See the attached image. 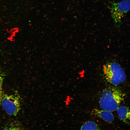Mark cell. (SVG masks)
Wrapping results in <instances>:
<instances>
[{"instance_id": "1", "label": "cell", "mask_w": 130, "mask_h": 130, "mask_svg": "<svg viewBox=\"0 0 130 130\" xmlns=\"http://www.w3.org/2000/svg\"><path fill=\"white\" fill-rule=\"evenodd\" d=\"M124 95L119 89L110 88L105 90L99 101L101 108L103 110L112 111L117 110L124 99Z\"/></svg>"}, {"instance_id": "2", "label": "cell", "mask_w": 130, "mask_h": 130, "mask_svg": "<svg viewBox=\"0 0 130 130\" xmlns=\"http://www.w3.org/2000/svg\"><path fill=\"white\" fill-rule=\"evenodd\" d=\"M103 71L106 79L115 86L119 85L126 79L124 70L117 63L112 62L106 64L103 66Z\"/></svg>"}, {"instance_id": "3", "label": "cell", "mask_w": 130, "mask_h": 130, "mask_svg": "<svg viewBox=\"0 0 130 130\" xmlns=\"http://www.w3.org/2000/svg\"><path fill=\"white\" fill-rule=\"evenodd\" d=\"M130 9V1L124 0L119 2L111 3L110 8L111 16L115 23H120L125 14Z\"/></svg>"}, {"instance_id": "4", "label": "cell", "mask_w": 130, "mask_h": 130, "mask_svg": "<svg viewBox=\"0 0 130 130\" xmlns=\"http://www.w3.org/2000/svg\"><path fill=\"white\" fill-rule=\"evenodd\" d=\"M1 104L3 109L10 115L16 116L20 110L19 100L14 95L5 94Z\"/></svg>"}, {"instance_id": "5", "label": "cell", "mask_w": 130, "mask_h": 130, "mask_svg": "<svg viewBox=\"0 0 130 130\" xmlns=\"http://www.w3.org/2000/svg\"><path fill=\"white\" fill-rule=\"evenodd\" d=\"M92 112L94 115L106 122L112 123L114 120V115L111 111L95 109L93 110Z\"/></svg>"}, {"instance_id": "6", "label": "cell", "mask_w": 130, "mask_h": 130, "mask_svg": "<svg viewBox=\"0 0 130 130\" xmlns=\"http://www.w3.org/2000/svg\"><path fill=\"white\" fill-rule=\"evenodd\" d=\"M117 110L119 118L124 122L129 124L130 111L129 108L121 106H119Z\"/></svg>"}, {"instance_id": "7", "label": "cell", "mask_w": 130, "mask_h": 130, "mask_svg": "<svg viewBox=\"0 0 130 130\" xmlns=\"http://www.w3.org/2000/svg\"><path fill=\"white\" fill-rule=\"evenodd\" d=\"M80 130H99V127L95 122L88 121L85 122L81 126Z\"/></svg>"}, {"instance_id": "8", "label": "cell", "mask_w": 130, "mask_h": 130, "mask_svg": "<svg viewBox=\"0 0 130 130\" xmlns=\"http://www.w3.org/2000/svg\"><path fill=\"white\" fill-rule=\"evenodd\" d=\"M2 130H24L20 125L17 124H11Z\"/></svg>"}, {"instance_id": "9", "label": "cell", "mask_w": 130, "mask_h": 130, "mask_svg": "<svg viewBox=\"0 0 130 130\" xmlns=\"http://www.w3.org/2000/svg\"><path fill=\"white\" fill-rule=\"evenodd\" d=\"M72 98L70 96H66L65 99V104L66 105H69L71 101Z\"/></svg>"}, {"instance_id": "10", "label": "cell", "mask_w": 130, "mask_h": 130, "mask_svg": "<svg viewBox=\"0 0 130 130\" xmlns=\"http://www.w3.org/2000/svg\"><path fill=\"white\" fill-rule=\"evenodd\" d=\"M5 95L1 88H0V105Z\"/></svg>"}, {"instance_id": "11", "label": "cell", "mask_w": 130, "mask_h": 130, "mask_svg": "<svg viewBox=\"0 0 130 130\" xmlns=\"http://www.w3.org/2000/svg\"><path fill=\"white\" fill-rule=\"evenodd\" d=\"M3 80V75L0 73V88H1Z\"/></svg>"}]
</instances>
